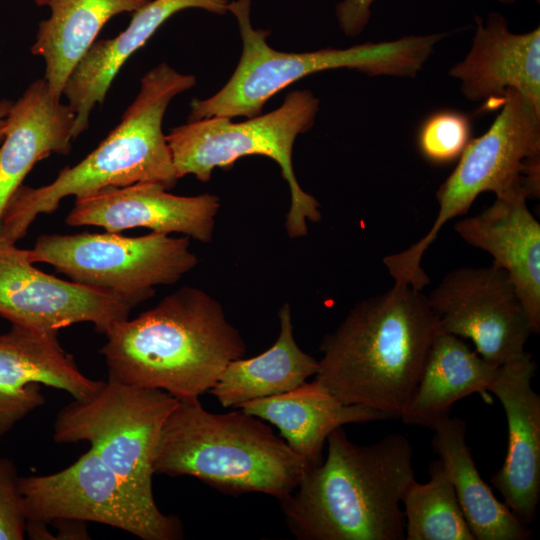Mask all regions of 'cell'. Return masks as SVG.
<instances>
[{
	"label": "cell",
	"mask_w": 540,
	"mask_h": 540,
	"mask_svg": "<svg viewBox=\"0 0 540 540\" xmlns=\"http://www.w3.org/2000/svg\"><path fill=\"white\" fill-rule=\"evenodd\" d=\"M429 476L426 483L414 479L402 497L405 539L475 540L439 459L430 464Z\"/></svg>",
	"instance_id": "484cf974"
},
{
	"label": "cell",
	"mask_w": 540,
	"mask_h": 540,
	"mask_svg": "<svg viewBox=\"0 0 540 540\" xmlns=\"http://www.w3.org/2000/svg\"><path fill=\"white\" fill-rule=\"evenodd\" d=\"M239 408L276 426L302 459L305 469L323 461L324 444L333 430L350 423L387 419L372 408L343 403L316 379L279 395L249 401Z\"/></svg>",
	"instance_id": "44dd1931"
},
{
	"label": "cell",
	"mask_w": 540,
	"mask_h": 540,
	"mask_svg": "<svg viewBox=\"0 0 540 540\" xmlns=\"http://www.w3.org/2000/svg\"><path fill=\"white\" fill-rule=\"evenodd\" d=\"M60 99L43 78L33 82L10 107L0 147V222L32 167L52 153L70 152L75 113Z\"/></svg>",
	"instance_id": "ffe728a7"
},
{
	"label": "cell",
	"mask_w": 540,
	"mask_h": 540,
	"mask_svg": "<svg viewBox=\"0 0 540 540\" xmlns=\"http://www.w3.org/2000/svg\"><path fill=\"white\" fill-rule=\"evenodd\" d=\"M470 101L497 108L508 90L519 92L540 109V28L513 33L497 12L486 23L476 18V32L465 58L449 70Z\"/></svg>",
	"instance_id": "e0dca14e"
},
{
	"label": "cell",
	"mask_w": 540,
	"mask_h": 540,
	"mask_svg": "<svg viewBox=\"0 0 540 540\" xmlns=\"http://www.w3.org/2000/svg\"><path fill=\"white\" fill-rule=\"evenodd\" d=\"M251 0L228 4L242 39L239 63L226 84L207 99H194L190 121L210 117L252 118L266 102L295 81L332 69H354L368 76L414 78L434 52L443 34L409 35L393 41L366 42L346 49L282 52L270 47L269 31L253 28Z\"/></svg>",
	"instance_id": "8992f818"
},
{
	"label": "cell",
	"mask_w": 540,
	"mask_h": 540,
	"mask_svg": "<svg viewBox=\"0 0 540 540\" xmlns=\"http://www.w3.org/2000/svg\"><path fill=\"white\" fill-rule=\"evenodd\" d=\"M196 83L161 63L141 79L140 90L120 123L82 161L66 166L45 186L21 185L10 198L0 222V239L15 244L40 214L53 213L67 196L91 195L107 187L153 182L172 189L178 180L162 131L171 100Z\"/></svg>",
	"instance_id": "277c9868"
},
{
	"label": "cell",
	"mask_w": 540,
	"mask_h": 540,
	"mask_svg": "<svg viewBox=\"0 0 540 540\" xmlns=\"http://www.w3.org/2000/svg\"><path fill=\"white\" fill-rule=\"evenodd\" d=\"M12 103V101L7 99H3L0 101V142L3 141L5 136L6 117Z\"/></svg>",
	"instance_id": "f546056e"
},
{
	"label": "cell",
	"mask_w": 540,
	"mask_h": 540,
	"mask_svg": "<svg viewBox=\"0 0 540 540\" xmlns=\"http://www.w3.org/2000/svg\"><path fill=\"white\" fill-rule=\"evenodd\" d=\"M305 464L270 425L242 409L211 413L199 399L178 400L161 429L154 471L188 475L226 494L259 492L281 500Z\"/></svg>",
	"instance_id": "5b68a950"
},
{
	"label": "cell",
	"mask_w": 540,
	"mask_h": 540,
	"mask_svg": "<svg viewBox=\"0 0 540 540\" xmlns=\"http://www.w3.org/2000/svg\"><path fill=\"white\" fill-rule=\"evenodd\" d=\"M178 400L161 389L104 382L91 398L63 408L54 441H87L142 500L156 504L152 491L154 460L165 420Z\"/></svg>",
	"instance_id": "9c48e42d"
},
{
	"label": "cell",
	"mask_w": 540,
	"mask_h": 540,
	"mask_svg": "<svg viewBox=\"0 0 540 540\" xmlns=\"http://www.w3.org/2000/svg\"><path fill=\"white\" fill-rule=\"evenodd\" d=\"M14 464L0 457V540H22L27 518Z\"/></svg>",
	"instance_id": "83f0119b"
},
{
	"label": "cell",
	"mask_w": 540,
	"mask_h": 540,
	"mask_svg": "<svg viewBox=\"0 0 540 540\" xmlns=\"http://www.w3.org/2000/svg\"><path fill=\"white\" fill-rule=\"evenodd\" d=\"M484 211L463 218L455 232L493 258L504 270L524 305L533 334L540 332V223L527 206L522 189L495 195Z\"/></svg>",
	"instance_id": "ac0fdd59"
},
{
	"label": "cell",
	"mask_w": 540,
	"mask_h": 540,
	"mask_svg": "<svg viewBox=\"0 0 540 540\" xmlns=\"http://www.w3.org/2000/svg\"><path fill=\"white\" fill-rule=\"evenodd\" d=\"M326 459L305 469L295 490L279 500L300 540H403L402 497L415 479L413 447L400 433L357 445L339 427Z\"/></svg>",
	"instance_id": "6da1fadb"
},
{
	"label": "cell",
	"mask_w": 540,
	"mask_h": 540,
	"mask_svg": "<svg viewBox=\"0 0 540 540\" xmlns=\"http://www.w3.org/2000/svg\"><path fill=\"white\" fill-rule=\"evenodd\" d=\"M375 0H343L336 6V16L342 31L349 37L359 35L369 22L371 5ZM512 4L517 0H496Z\"/></svg>",
	"instance_id": "f1b7e54d"
},
{
	"label": "cell",
	"mask_w": 540,
	"mask_h": 540,
	"mask_svg": "<svg viewBox=\"0 0 540 540\" xmlns=\"http://www.w3.org/2000/svg\"><path fill=\"white\" fill-rule=\"evenodd\" d=\"M219 208L220 200L214 194L179 196L161 184L139 182L76 198L65 222L69 226H98L112 233L145 227L208 243L213 238Z\"/></svg>",
	"instance_id": "5bb4252c"
},
{
	"label": "cell",
	"mask_w": 540,
	"mask_h": 540,
	"mask_svg": "<svg viewBox=\"0 0 540 540\" xmlns=\"http://www.w3.org/2000/svg\"><path fill=\"white\" fill-rule=\"evenodd\" d=\"M438 333L427 296L394 283L358 302L324 336L315 379L345 404L400 419Z\"/></svg>",
	"instance_id": "7a4b0ae2"
},
{
	"label": "cell",
	"mask_w": 540,
	"mask_h": 540,
	"mask_svg": "<svg viewBox=\"0 0 540 540\" xmlns=\"http://www.w3.org/2000/svg\"><path fill=\"white\" fill-rule=\"evenodd\" d=\"M100 349L108 379L161 389L179 400L199 399L225 366L242 358L245 342L222 305L184 286L136 318L115 323Z\"/></svg>",
	"instance_id": "3957f363"
},
{
	"label": "cell",
	"mask_w": 540,
	"mask_h": 540,
	"mask_svg": "<svg viewBox=\"0 0 540 540\" xmlns=\"http://www.w3.org/2000/svg\"><path fill=\"white\" fill-rule=\"evenodd\" d=\"M151 0H46L51 13L39 24L32 53L45 60V77L57 98L74 67L113 16L135 12Z\"/></svg>",
	"instance_id": "d4e9b609"
},
{
	"label": "cell",
	"mask_w": 540,
	"mask_h": 540,
	"mask_svg": "<svg viewBox=\"0 0 540 540\" xmlns=\"http://www.w3.org/2000/svg\"><path fill=\"white\" fill-rule=\"evenodd\" d=\"M280 331L275 343L263 353L229 362L210 393L223 407L239 408L249 401L288 392L318 371V360L305 353L294 337L291 308L278 312Z\"/></svg>",
	"instance_id": "cb8c5ba5"
},
{
	"label": "cell",
	"mask_w": 540,
	"mask_h": 540,
	"mask_svg": "<svg viewBox=\"0 0 540 540\" xmlns=\"http://www.w3.org/2000/svg\"><path fill=\"white\" fill-rule=\"evenodd\" d=\"M319 100L309 90L288 93L277 109L242 122L210 117L175 127L166 135L178 179L192 174L201 182L211 179L215 168L230 169L250 155L273 159L289 185L291 204L285 229L290 238L307 235V221L321 220L320 204L299 185L292 164L298 135L315 121Z\"/></svg>",
	"instance_id": "ba28073f"
},
{
	"label": "cell",
	"mask_w": 540,
	"mask_h": 540,
	"mask_svg": "<svg viewBox=\"0 0 540 540\" xmlns=\"http://www.w3.org/2000/svg\"><path fill=\"white\" fill-rule=\"evenodd\" d=\"M55 331L13 324L0 335V435L44 404L40 385L69 393L74 400L93 397L104 381L86 377L59 344Z\"/></svg>",
	"instance_id": "9a60e30c"
},
{
	"label": "cell",
	"mask_w": 540,
	"mask_h": 540,
	"mask_svg": "<svg viewBox=\"0 0 540 540\" xmlns=\"http://www.w3.org/2000/svg\"><path fill=\"white\" fill-rule=\"evenodd\" d=\"M138 304L108 290L44 273L33 266L28 250L0 239V315L12 324L58 332L90 322L105 334Z\"/></svg>",
	"instance_id": "4fadbf2b"
},
{
	"label": "cell",
	"mask_w": 540,
	"mask_h": 540,
	"mask_svg": "<svg viewBox=\"0 0 540 540\" xmlns=\"http://www.w3.org/2000/svg\"><path fill=\"white\" fill-rule=\"evenodd\" d=\"M498 367L472 351L462 338L439 332L400 419L407 425L433 429L450 416L454 403L488 390Z\"/></svg>",
	"instance_id": "7402d4cb"
},
{
	"label": "cell",
	"mask_w": 540,
	"mask_h": 540,
	"mask_svg": "<svg viewBox=\"0 0 540 540\" xmlns=\"http://www.w3.org/2000/svg\"><path fill=\"white\" fill-rule=\"evenodd\" d=\"M432 448L453 485L475 540H527L531 531L481 478L466 442V424L448 417L433 429Z\"/></svg>",
	"instance_id": "603a6c76"
},
{
	"label": "cell",
	"mask_w": 540,
	"mask_h": 540,
	"mask_svg": "<svg viewBox=\"0 0 540 540\" xmlns=\"http://www.w3.org/2000/svg\"><path fill=\"white\" fill-rule=\"evenodd\" d=\"M535 371L532 356L525 352L500 365L488 387L502 404L508 427L506 456L491 482L527 525L540 498V396L531 385Z\"/></svg>",
	"instance_id": "2e32d148"
},
{
	"label": "cell",
	"mask_w": 540,
	"mask_h": 540,
	"mask_svg": "<svg viewBox=\"0 0 540 540\" xmlns=\"http://www.w3.org/2000/svg\"><path fill=\"white\" fill-rule=\"evenodd\" d=\"M36 4L41 6V5H45V2L46 0H35Z\"/></svg>",
	"instance_id": "4dcf8cb0"
},
{
	"label": "cell",
	"mask_w": 540,
	"mask_h": 540,
	"mask_svg": "<svg viewBox=\"0 0 540 540\" xmlns=\"http://www.w3.org/2000/svg\"><path fill=\"white\" fill-rule=\"evenodd\" d=\"M472 124L468 115L453 109L430 114L417 133V148L421 156L434 165L455 162L468 146Z\"/></svg>",
	"instance_id": "4316f807"
},
{
	"label": "cell",
	"mask_w": 540,
	"mask_h": 540,
	"mask_svg": "<svg viewBox=\"0 0 540 540\" xmlns=\"http://www.w3.org/2000/svg\"><path fill=\"white\" fill-rule=\"evenodd\" d=\"M189 237L151 232L138 237L118 233L44 234L28 250L32 263L44 262L71 281L114 292L139 304L154 287L179 281L198 264Z\"/></svg>",
	"instance_id": "30bf717a"
},
{
	"label": "cell",
	"mask_w": 540,
	"mask_h": 540,
	"mask_svg": "<svg viewBox=\"0 0 540 540\" xmlns=\"http://www.w3.org/2000/svg\"><path fill=\"white\" fill-rule=\"evenodd\" d=\"M228 4V0H151L133 12L128 27L116 37L96 40L74 67L63 89L75 113L74 139L87 129L91 111L97 103H103L123 64L166 20L187 8L224 14Z\"/></svg>",
	"instance_id": "d6986e66"
},
{
	"label": "cell",
	"mask_w": 540,
	"mask_h": 540,
	"mask_svg": "<svg viewBox=\"0 0 540 540\" xmlns=\"http://www.w3.org/2000/svg\"><path fill=\"white\" fill-rule=\"evenodd\" d=\"M501 111L490 128L472 138L452 173L436 192L437 216L418 241L387 255L383 264L394 283L422 290L429 277L422 258L443 226L465 215L484 192L495 195L522 189L528 199L540 196V109L515 90L503 97Z\"/></svg>",
	"instance_id": "52a82bcc"
},
{
	"label": "cell",
	"mask_w": 540,
	"mask_h": 540,
	"mask_svg": "<svg viewBox=\"0 0 540 540\" xmlns=\"http://www.w3.org/2000/svg\"><path fill=\"white\" fill-rule=\"evenodd\" d=\"M27 528L51 521H92L143 540L183 537L179 518L138 497L92 449L57 473L19 477Z\"/></svg>",
	"instance_id": "8fae6325"
},
{
	"label": "cell",
	"mask_w": 540,
	"mask_h": 540,
	"mask_svg": "<svg viewBox=\"0 0 540 540\" xmlns=\"http://www.w3.org/2000/svg\"><path fill=\"white\" fill-rule=\"evenodd\" d=\"M427 299L439 332L470 339L485 360L500 366L526 352L529 318L508 274L494 264L450 271Z\"/></svg>",
	"instance_id": "7c38bea8"
}]
</instances>
